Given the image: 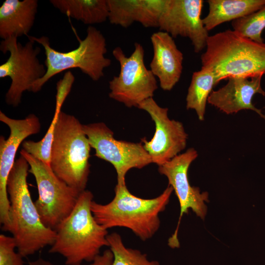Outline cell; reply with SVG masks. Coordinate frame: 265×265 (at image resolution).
Returning a JSON list of instances; mask_svg holds the SVG:
<instances>
[{"label": "cell", "mask_w": 265, "mask_h": 265, "mask_svg": "<svg viewBox=\"0 0 265 265\" xmlns=\"http://www.w3.org/2000/svg\"><path fill=\"white\" fill-rule=\"evenodd\" d=\"M29 164L24 157L15 160L7 181L10 203L9 232L15 240L18 252L26 257L51 246L55 231L41 221L32 201L27 183Z\"/></svg>", "instance_id": "1"}, {"label": "cell", "mask_w": 265, "mask_h": 265, "mask_svg": "<svg viewBox=\"0 0 265 265\" xmlns=\"http://www.w3.org/2000/svg\"><path fill=\"white\" fill-rule=\"evenodd\" d=\"M113 199L106 204L93 201L91 210L96 221L106 229L124 227L143 241L152 238L160 227L159 214L169 203L173 189L168 185L162 193L151 199L132 194L126 184H116Z\"/></svg>", "instance_id": "2"}, {"label": "cell", "mask_w": 265, "mask_h": 265, "mask_svg": "<svg viewBox=\"0 0 265 265\" xmlns=\"http://www.w3.org/2000/svg\"><path fill=\"white\" fill-rule=\"evenodd\" d=\"M93 199L90 191L81 192L72 212L54 229L55 238L49 252L61 255L66 265L91 263L102 247H109L107 230L98 223L91 212Z\"/></svg>", "instance_id": "3"}, {"label": "cell", "mask_w": 265, "mask_h": 265, "mask_svg": "<svg viewBox=\"0 0 265 265\" xmlns=\"http://www.w3.org/2000/svg\"><path fill=\"white\" fill-rule=\"evenodd\" d=\"M202 68L212 72L217 84L232 77L265 75V44L245 38L233 30L209 36L201 55Z\"/></svg>", "instance_id": "4"}, {"label": "cell", "mask_w": 265, "mask_h": 265, "mask_svg": "<svg viewBox=\"0 0 265 265\" xmlns=\"http://www.w3.org/2000/svg\"><path fill=\"white\" fill-rule=\"evenodd\" d=\"M91 146L83 125L62 111L54 130L50 166L53 172L79 193L85 190L90 173Z\"/></svg>", "instance_id": "5"}, {"label": "cell", "mask_w": 265, "mask_h": 265, "mask_svg": "<svg viewBox=\"0 0 265 265\" xmlns=\"http://www.w3.org/2000/svg\"><path fill=\"white\" fill-rule=\"evenodd\" d=\"M28 39L41 45L46 55V73L32 86L30 91L36 93L53 77L70 69L79 68L93 80L98 81L104 76V70L111 64L106 57V40L101 32L89 26L85 38L80 41L78 47L68 52H61L51 47L49 37L28 36Z\"/></svg>", "instance_id": "6"}, {"label": "cell", "mask_w": 265, "mask_h": 265, "mask_svg": "<svg viewBox=\"0 0 265 265\" xmlns=\"http://www.w3.org/2000/svg\"><path fill=\"white\" fill-rule=\"evenodd\" d=\"M20 154L29 164L35 178L38 197L34 204L42 223L54 230L74 209L80 193L59 179L50 164L33 157L23 149Z\"/></svg>", "instance_id": "7"}, {"label": "cell", "mask_w": 265, "mask_h": 265, "mask_svg": "<svg viewBox=\"0 0 265 265\" xmlns=\"http://www.w3.org/2000/svg\"><path fill=\"white\" fill-rule=\"evenodd\" d=\"M112 54L120 64V72L109 82V97L128 107H137L143 101L153 98L158 83L156 77L145 66L143 46L135 43L129 56L117 47Z\"/></svg>", "instance_id": "8"}, {"label": "cell", "mask_w": 265, "mask_h": 265, "mask_svg": "<svg viewBox=\"0 0 265 265\" xmlns=\"http://www.w3.org/2000/svg\"><path fill=\"white\" fill-rule=\"evenodd\" d=\"M28 39L25 45L18 42L15 37L0 42V50L4 54L9 52L10 55L0 66V78L9 77L11 80L5 94V102L13 107L20 104L23 93L30 91L32 85L46 73L45 66L37 57L41 48L34 47L35 42Z\"/></svg>", "instance_id": "9"}, {"label": "cell", "mask_w": 265, "mask_h": 265, "mask_svg": "<svg viewBox=\"0 0 265 265\" xmlns=\"http://www.w3.org/2000/svg\"><path fill=\"white\" fill-rule=\"evenodd\" d=\"M83 130L95 156L110 163L117 173V184H126L127 173L152 163L142 143L118 140L113 132L103 122L83 125Z\"/></svg>", "instance_id": "10"}, {"label": "cell", "mask_w": 265, "mask_h": 265, "mask_svg": "<svg viewBox=\"0 0 265 265\" xmlns=\"http://www.w3.org/2000/svg\"><path fill=\"white\" fill-rule=\"evenodd\" d=\"M197 156V152L190 148L185 153L159 166V173L167 178L168 185L175 191L180 206L177 226L168 240V245L172 248L180 246L178 232L183 215L187 213L189 209H191L198 216L204 219L207 213V208L205 203L208 201V193H201L198 187L192 186L188 178L189 167Z\"/></svg>", "instance_id": "11"}, {"label": "cell", "mask_w": 265, "mask_h": 265, "mask_svg": "<svg viewBox=\"0 0 265 265\" xmlns=\"http://www.w3.org/2000/svg\"><path fill=\"white\" fill-rule=\"evenodd\" d=\"M137 107L146 111L155 122L153 137L150 141L141 139L152 163L160 166L185 149L188 135L181 122L169 119L167 108L159 106L153 98L143 101Z\"/></svg>", "instance_id": "12"}, {"label": "cell", "mask_w": 265, "mask_h": 265, "mask_svg": "<svg viewBox=\"0 0 265 265\" xmlns=\"http://www.w3.org/2000/svg\"><path fill=\"white\" fill-rule=\"evenodd\" d=\"M0 121L10 130L7 139L0 137V222L1 229L9 232L10 228V203L7 192V181L15 162L18 148L29 136L38 133L41 124L38 117L30 114L24 119H16L0 111Z\"/></svg>", "instance_id": "13"}, {"label": "cell", "mask_w": 265, "mask_h": 265, "mask_svg": "<svg viewBox=\"0 0 265 265\" xmlns=\"http://www.w3.org/2000/svg\"><path fill=\"white\" fill-rule=\"evenodd\" d=\"M203 5L202 0H165L159 22V30L173 38H189L194 52H200L206 47L209 37L201 17Z\"/></svg>", "instance_id": "14"}, {"label": "cell", "mask_w": 265, "mask_h": 265, "mask_svg": "<svg viewBox=\"0 0 265 265\" xmlns=\"http://www.w3.org/2000/svg\"><path fill=\"white\" fill-rule=\"evenodd\" d=\"M263 75L251 78L232 77L223 87L210 94L208 103L229 114L243 109L254 111L265 119L261 109L256 107L252 98L256 94L265 96L261 85Z\"/></svg>", "instance_id": "15"}, {"label": "cell", "mask_w": 265, "mask_h": 265, "mask_svg": "<svg viewBox=\"0 0 265 265\" xmlns=\"http://www.w3.org/2000/svg\"><path fill=\"white\" fill-rule=\"evenodd\" d=\"M153 56L150 70L157 77L160 87L171 90L179 81L183 70V54L173 38L168 33L159 31L151 36Z\"/></svg>", "instance_id": "16"}, {"label": "cell", "mask_w": 265, "mask_h": 265, "mask_svg": "<svg viewBox=\"0 0 265 265\" xmlns=\"http://www.w3.org/2000/svg\"><path fill=\"white\" fill-rule=\"evenodd\" d=\"M108 20L127 28L135 22L145 27H158L165 0H107Z\"/></svg>", "instance_id": "17"}, {"label": "cell", "mask_w": 265, "mask_h": 265, "mask_svg": "<svg viewBox=\"0 0 265 265\" xmlns=\"http://www.w3.org/2000/svg\"><path fill=\"white\" fill-rule=\"evenodd\" d=\"M37 0H6L0 7V37L27 35L33 26L37 12Z\"/></svg>", "instance_id": "18"}, {"label": "cell", "mask_w": 265, "mask_h": 265, "mask_svg": "<svg viewBox=\"0 0 265 265\" xmlns=\"http://www.w3.org/2000/svg\"><path fill=\"white\" fill-rule=\"evenodd\" d=\"M209 11L203 19L209 31L217 26L251 14L265 6V0H208Z\"/></svg>", "instance_id": "19"}, {"label": "cell", "mask_w": 265, "mask_h": 265, "mask_svg": "<svg viewBox=\"0 0 265 265\" xmlns=\"http://www.w3.org/2000/svg\"><path fill=\"white\" fill-rule=\"evenodd\" d=\"M50 2L61 13L85 24L102 23L108 18L107 0H51Z\"/></svg>", "instance_id": "20"}, {"label": "cell", "mask_w": 265, "mask_h": 265, "mask_svg": "<svg viewBox=\"0 0 265 265\" xmlns=\"http://www.w3.org/2000/svg\"><path fill=\"white\" fill-rule=\"evenodd\" d=\"M216 84L213 74L208 70L201 68L192 75L186 97V107L187 109L194 110L201 121L204 120L208 98Z\"/></svg>", "instance_id": "21"}, {"label": "cell", "mask_w": 265, "mask_h": 265, "mask_svg": "<svg viewBox=\"0 0 265 265\" xmlns=\"http://www.w3.org/2000/svg\"><path fill=\"white\" fill-rule=\"evenodd\" d=\"M107 239L113 255L112 265H160L157 261L149 260L140 251L127 247L117 233L108 234Z\"/></svg>", "instance_id": "22"}, {"label": "cell", "mask_w": 265, "mask_h": 265, "mask_svg": "<svg viewBox=\"0 0 265 265\" xmlns=\"http://www.w3.org/2000/svg\"><path fill=\"white\" fill-rule=\"evenodd\" d=\"M233 30L241 36L263 44L262 33L265 28V6L245 17L232 21Z\"/></svg>", "instance_id": "23"}, {"label": "cell", "mask_w": 265, "mask_h": 265, "mask_svg": "<svg viewBox=\"0 0 265 265\" xmlns=\"http://www.w3.org/2000/svg\"><path fill=\"white\" fill-rule=\"evenodd\" d=\"M55 109L53 118L43 138L39 141H25L23 149L38 159L50 165L51 151L54 138V130L60 112Z\"/></svg>", "instance_id": "24"}, {"label": "cell", "mask_w": 265, "mask_h": 265, "mask_svg": "<svg viewBox=\"0 0 265 265\" xmlns=\"http://www.w3.org/2000/svg\"><path fill=\"white\" fill-rule=\"evenodd\" d=\"M16 243L13 237L0 235V265H24L23 257L16 252Z\"/></svg>", "instance_id": "25"}, {"label": "cell", "mask_w": 265, "mask_h": 265, "mask_svg": "<svg viewBox=\"0 0 265 265\" xmlns=\"http://www.w3.org/2000/svg\"><path fill=\"white\" fill-rule=\"evenodd\" d=\"M75 77L71 71L66 72L63 78L56 84L55 108L60 109L66 98L69 94Z\"/></svg>", "instance_id": "26"}, {"label": "cell", "mask_w": 265, "mask_h": 265, "mask_svg": "<svg viewBox=\"0 0 265 265\" xmlns=\"http://www.w3.org/2000/svg\"><path fill=\"white\" fill-rule=\"evenodd\" d=\"M113 255L109 249L105 250L102 254L99 255L88 265H112Z\"/></svg>", "instance_id": "27"}, {"label": "cell", "mask_w": 265, "mask_h": 265, "mask_svg": "<svg viewBox=\"0 0 265 265\" xmlns=\"http://www.w3.org/2000/svg\"><path fill=\"white\" fill-rule=\"evenodd\" d=\"M28 265H53L51 262L42 258H39L35 261L28 262Z\"/></svg>", "instance_id": "28"}]
</instances>
